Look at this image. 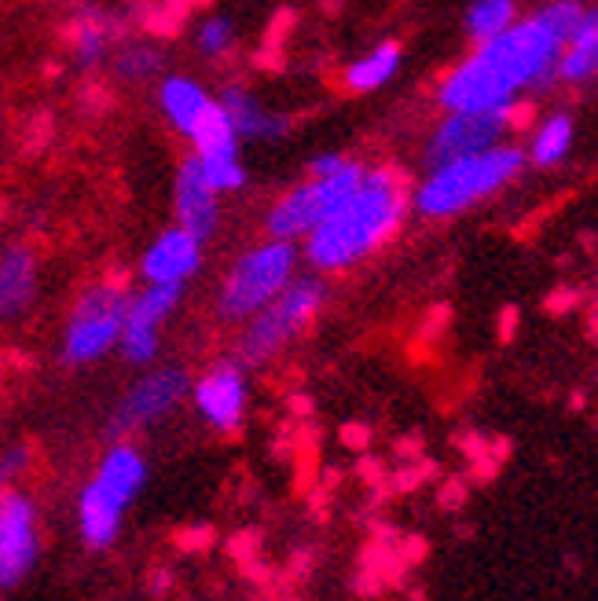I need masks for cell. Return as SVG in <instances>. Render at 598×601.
I'll list each match as a JSON object with an SVG mask.
<instances>
[{"label":"cell","mask_w":598,"mask_h":601,"mask_svg":"<svg viewBox=\"0 0 598 601\" xmlns=\"http://www.w3.org/2000/svg\"><path fill=\"white\" fill-rule=\"evenodd\" d=\"M507 129H510V111H503V114H449V122H441L433 129L422 162H427V169H441L455 158H470L477 151L503 144Z\"/></svg>","instance_id":"4fadbf2b"},{"label":"cell","mask_w":598,"mask_h":601,"mask_svg":"<svg viewBox=\"0 0 598 601\" xmlns=\"http://www.w3.org/2000/svg\"><path fill=\"white\" fill-rule=\"evenodd\" d=\"M188 397L199 419L213 433H239L250 408V375L239 359H221L199 381H191Z\"/></svg>","instance_id":"7c38bea8"},{"label":"cell","mask_w":598,"mask_h":601,"mask_svg":"<svg viewBox=\"0 0 598 601\" xmlns=\"http://www.w3.org/2000/svg\"><path fill=\"white\" fill-rule=\"evenodd\" d=\"M235 37H239V30L232 23V15H210V19H202L199 30H195V45H199L206 59L228 56V52L235 48Z\"/></svg>","instance_id":"4316f807"},{"label":"cell","mask_w":598,"mask_h":601,"mask_svg":"<svg viewBox=\"0 0 598 601\" xmlns=\"http://www.w3.org/2000/svg\"><path fill=\"white\" fill-rule=\"evenodd\" d=\"M323 301H328V282L320 279V271L294 276L287 287H283L276 298L265 304V309H261L257 315H250V320L243 323L235 359L246 370L268 364V359H276L283 348L294 342V337H298L312 320H317Z\"/></svg>","instance_id":"5b68a950"},{"label":"cell","mask_w":598,"mask_h":601,"mask_svg":"<svg viewBox=\"0 0 598 601\" xmlns=\"http://www.w3.org/2000/svg\"><path fill=\"white\" fill-rule=\"evenodd\" d=\"M173 199H177V227H184L188 235H195L206 246L221 227V194H217L202 177L199 158H184L177 169V188H173Z\"/></svg>","instance_id":"9a60e30c"},{"label":"cell","mask_w":598,"mask_h":601,"mask_svg":"<svg viewBox=\"0 0 598 601\" xmlns=\"http://www.w3.org/2000/svg\"><path fill=\"white\" fill-rule=\"evenodd\" d=\"M595 70H598V15L591 8L584 19V26L576 30L558 52V81L584 85V81L595 78Z\"/></svg>","instance_id":"d6986e66"},{"label":"cell","mask_w":598,"mask_h":601,"mask_svg":"<svg viewBox=\"0 0 598 601\" xmlns=\"http://www.w3.org/2000/svg\"><path fill=\"white\" fill-rule=\"evenodd\" d=\"M400 59H405V56H400V45H394V41H386V45L372 48L367 56L350 63V70H345V89H350V92H375V89H383L386 81L397 78Z\"/></svg>","instance_id":"7402d4cb"},{"label":"cell","mask_w":598,"mask_h":601,"mask_svg":"<svg viewBox=\"0 0 598 601\" xmlns=\"http://www.w3.org/2000/svg\"><path fill=\"white\" fill-rule=\"evenodd\" d=\"M180 301H184V287H147V290H140L136 298L129 293L122 337H118V348H122L125 364H133V367L155 364L162 353V326H166L169 315L180 309Z\"/></svg>","instance_id":"8fae6325"},{"label":"cell","mask_w":598,"mask_h":601,"mask_svg":"<svg viewBox=\"0 0 598 601\" xmlns=\"http://www.w3.org/2000/svg\"><path fill=\"white\" fill-rule=\"evenodd\" d=\"M408 199L386 169H367L364 183L306 235V260L317 271H342L372 257L405 221Z\"/></svg>","instance_id":"7a4b0ae2"},{"label":"cell","mask_w":598,"mask_h":601,"mask_svg":"<svg viewBox=\"0 0 598 601\" xmlns=\"http://www.w3.org/2000/svg\"><path fill=\"white\" fill-rule=\"evenodd\" d=\"M217 103L224 107L228 122H232L239 140H250V144H272V140H283V136L290 133L287 118L276 114V111H268V107L261 103L254 92L239 89V85L224 89V96Z\"/></svg>","instance_id":"e0dca14e"},{"label":"cell","mask_w":598,"mask_h":601,"mask_svg":"<svg viewBox=\"0 0 598 601\" xmlns=\"http://www.w3.org/2000/svg\"><path fill=\"white\" fill-rule=\"evenodd\" d=\"M298 276V249L283 238H268L261 246H250L243 257L228 268V276L217 290V315L221 323L243 326L250 315H257L287 282Z\"/></svg>","instance_id":"8992f818"},{"label":"cell","mask_w":598,"mask_h":601,"mask_svg":"<svg viewBox=\"0 0 598 601\" xmlns=\"http://www.w3.org/2000/svg\"><path fill=\"white\" fill-rule=\"evenodd\" d=\"M536 19L543 26L551 30L554 37L562 41H569L576 30L584 26V19H587V4L584 0H551V4H543L540 12H536Z\"/></svg>","instance_id":"484cf974"},{"label":"cell","mask_w":598,"mask_h":601,"mask_svg":"<svg viewBox=\"0 0 598 601\" xmlns=\"http://www.w3.org/2000/svg\"><path fill=\"white\" fill-rule=\"evenodd\" d=\"M41 557V521L26 491L0 488V590L23 583Z\"/></svg>","instance_id":"30bf717a"},{"label":"cell","mask_w":598,"mask_h":601,"mask_svg":"<svg viewBox=\"0 0 598 601\" xmlns=\"http://www.w3.org/2000/svg\"><path fill=\"white\" fill-rule=\"evenodd\" d=\"M199 158V155H195ZM202 166V177L206 183L217 191V194H228V191H239L246 183V169L239 158H199Z\"/></svg>","instance_id":"83f0119b"},{"label":"cell","mask_w":598,"mask_h":601,"mask_svg":"<svg viewBox=\"0 0 598 601\" xmlns=\"http://www.w3.org/2000/svg\"><path fill=\"white\" fill-rule=\"evenodd\" d=\"M114 34H118V23L111 15L85 12L78 23H74V56H78L81 67H100V63L111 56Z\"/></svg>","instance_id":"603a6c76"},{"label":"cell","mask_w":598,"mask_h":601,"mask_svg":"<svg viewBox=\"0 0 598 601\" xmlns=\"http://www.w3.org/2000/svg\"><path fill=\"white\" fill-rule=\"evenodd\" d=\"M147 477H151L147 455L136 444L114 441L100 455V463H96L89 480L78 491V535L85 550L107 554L122 539L129 510L144 496Z\"/></svg>","instance_id":"3957f363"},{"label":"cell","mask_w":598,"mask_h":601,"mask_svg":"<svg viewBox=\"0 0 598 601\" xmlns=\"http://www.w3.org/2000/svg\"><path fill=\"white\" fill-rule=\"evenodd\" d=\"M562 41L532 19H514L503 34L481 41L441 85L449 114H503L514 111L521 92H543L558 81Z\"/></svg>","instance_id":"6da1fadb"},{"label":"cell","mask_w":598,"mask_h":601,"mask_svg":"<svg viewBox=\"0 0 598 601\" xmlns=\"http://www.w3.org/2000/svg\"><path fill=\"white\" fill-rule=\"evenodd\" d=\"M518 19V0H474L470 12H466V34L470 41H488Z\"/></svg>","instance_id":"cb8c5ba5"},{"label":"cell","mask_w":598,"mask_h":601,"mask_svg":"<svg viewBox=\"0 0 598 601\" xmlns=\"http://www.w3.org/2000/svg\"><path fill=\"white\" fill-rule=\"evenodd\" d=\"M202 268V243L184 227H169L144 249L140 271L147 287H188Z\"/></svg>","instance_id":"5bb4252c"},{"label":"cell","mask_w":598,"mask_h":601,"mask_svg":"<svg viewBox=\"0 0 598 601\" xmlns=\"http://www.w3.org/2000/svg\"><path fill=\"white\" fill-rule=\"evenodd\" d=\"M367 177V166L356 158H345L339 169L328 177H309V183H298L294 191H287L283 199L272 205L268 213V235L294 243V238H306L312 227L323 224L350 194L361 188Z\"/></svg>","instance_id":"ba28073f"},{"label":"cell","mask_w":598,"mask_h":601,"mask_svg":"<svg viewBox=\"0 0 598 601\" xmlns=\"http://www.w3.org/2000/svg\"><path fill=\"white\" fill-rule=\"evenodd\" d=\"M41 287L37 254L30 246H8L0 254V323H19L34 309Z\"/></svg>","instance_id":"2e32d148"},{"label":"cell","mask_w":598,"mask_h":601,"mask_svg":"<svg viewBox=\"0 0 598 601\" xmlns=\"http://www.w3.org/2000/svg\"><path fill=\"white\" fill-rule=\"evenodd\" d=\"M573 144H576L573 114L558 111V114H551L547 122H540L536 136H532V144L525 151V158L540 169H554V166H562V162L569 158Z\"/></svg>","instance_id":"ffe728a7"},{"label":"cell","mask_w":598,"mask_h":601,"mask_svg":"<svg viewBox=\"0 0 598 601\" xmlns=\"http://www.w3.org/2000/svg\"><path fill=\"white\" fill-rule=\"evenodd\" d=\"M188 140L195 144V155L199 158H239V136L217 100L206 107V114L195 122Z\"/></svg>","instance_id":"44dd1931"},{"label":"cell","mask_w":598,"mask_h":601,"mask_svg":"<svg viewBox=\"0 0 598 601\" xmlns=\"http://www.w3.org/2000/svg\"><path fill=\"white\" fill-rule=\"evenodd\" d=\"M26 466H30V447L15 444L12 452L0 458V488H15V480L26 474Z\"/></svg>","instance_id":"f1b7e54d"},{"label":"cell","mask_w":598,"mask_h":601,"mask_svg":"<svg viewBox=\"0 0 598 601\" xmlns=\"http://www.w3.org/2000/svg\"><path fill=\"white\" fill-rule=\"evenodd\" d=\"M525 147L514 144H496L488 151H477L470 158H455L449 166L427 172V180L416 191V210L430 216V221L455 216L470 210L474 202H485L488 194L503 191L507 183H514L525 172Z\"/></svg>","instance_id":"277c9868"},{"label":"cell","mask_w":598,"mask_h":601,"mask_svg":"<svg viewBox=\"0 0 598 601\" xmlns=\"http://www.w3.org/2000/svg\"><path fill=\"white\" fill-rule=\"evenodd\" d=\"M345 162V155H339V151H331V155H320L309 162V177H328V172H334Z\"/></svg>","instance_id":"f546056e"},{"label":"cell","mask_w":598,"mask_h":601,"mask_svg":"<svg viewBox=\"0 0 598 601\" xmlns=\"http://www.w3.org/2000/svg\"><path fill=\"white\" fill-rule=\"evenodd\" d=\"M162 63H166V56H162L158 45H151V41H129V45L118 52L114 70L118 78L129 85H144L162 70Z\"/></svg>","instance_id":"d4e9b609"},{"label":"cell","mask_w":598,"mask_h":601,"mask_svg":"<svg viewBox=\"0 0 598 601\" xmlns=\"http://www.w3.org/2000/svg\"><path fill=\"white\" fill-rule=\"evenodd\" d=\"M210 103H213V96L206 92V85L188 78V74H169V78L158 85V107H162V114H166V122L177 129L180 136L191 133L195 122L206 114Z\"/></svg>","instance_id":"ac0fdd59"},{"label":"cell","mask_w":598,"mask_h":601,"mask_svg":"<svg viewBox=\"0 0 598 601\" xmlns=\"http://www.w3.org/2000/svg\"><path fill=\"white\" fill-rule=\"evenodd\" d=\"M191 378L184 367H151L147 375H140L133 386L122 392V400L114 403L111 419H107V433L114 441H125L129 433L151 430V425L166 422L173 411L188 400Z\"/></svg>","instance_id":"9c48e42d"},{"label":"cell","mask_w":598,"mask_h":601,"mask_svg":"<svg viewBox=\"0 0 598 601\" xmlns=\"http://www.w3.org/2000/svg\"><path fill=\"white\" fill-rule=\"evenodd\" d=\"M129 309V293L118 282H100L89 287L70 309V320L63 326V345L59 359L67 367H89L100 364L103 356H111L122 337Z\"/></svg>","instance_id":"52a82bcc"}]
</instances>
